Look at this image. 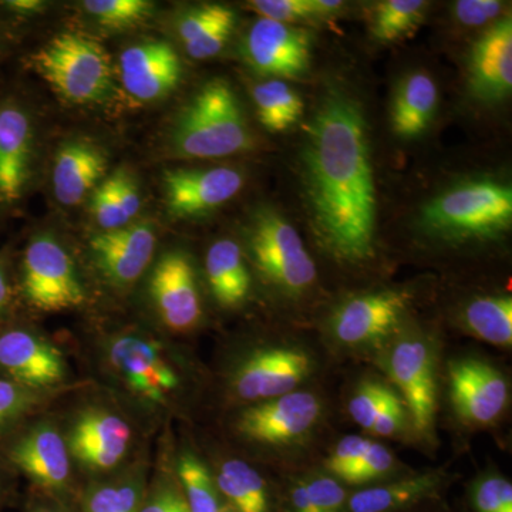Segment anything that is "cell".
I'll return each mask as SVG.
<instances>
[{
  "label": "cell",
  "mask_w": 512,
  "mask_h": 512,
  "mask_svg": "<svg viewBox=\"0 0 512 512\" xmlns=\"http://www.w3.org/2000/svg\"><path fill=\"white\" fill-rule=\"evenodd\" d=\"M468 89L483 103H500L512 90V19L504 16L478 37L468 59Z\"/></svg>",
  "instance_id": "obj_22"
},
{
  "label": "cell",
  "mask_w": 512,
  "mask_h": 512,
  "mask_svg": "<svg viewBox=\"0 0 512 512\" xmlns=\"http://www.w3.org/2000/svg\"><path fill=\"white\" fill-rule=\"evenodd\" d=\"M23 62L67 103H100L113 87L109 53L82 33H60Z\"/></svg>",
  "instance_id": "obj_9"
},
{
  "label": "cell",
  "mask_w": 512,
  "mask_h": 512,
  "mask_svg": "<svg viewBox=\"0 0 512 512\" xmlns=\"http://www.w3.org/2000/svg\"><path fill=\"white\" fill-rule=\"evenodd\" d=\"M23 315L16 281V252L12 245L0 248V326Z\"/></svg>",
  "instance_id": "obj_41"
},
{
  "label": "cell",
  "mask_w": 512,
  "mask_h": 512,
  "mask_svg": "<svg viewBox=\"0 0 512 512\" xmlns=\"http://www.w3.org/2000/svg\"><path fill=\"white\" fill-rule=\"evenodd\" d=\"M183 76L180 56L163 39H147L128 46L120 56L124 90L138 103H153L174 92Z\"/></svg>",
  "instance_id": "obj_21"
},
{
  "label": "cell",
  "mask_w": 512,
  "mask_h": 512,
  "mask_svg": "<svg viewBox=\"0 0 512 512\" xmlns=\"http://www.w3.org/2000/svg\"><path fill=\"white\" fill-rule=\"evenodd\" d=\"M251 128L231 84L205 83L178 114L170 134L175 156L212 160L251 150Z\"/></svg>",
  "instance_id": "obj_4"
},
{
  "label": "cell",
  "mask_w": 512,
  "mask_h": 512,
  "mask_svg": "<svg viewBox=\"0 0 512 512\" xmlns=\"http://www.w3.org/2000/svg\"><path fill=\"white\" fill-rule=\"evenodd\" d=\"M439 106V87L426 72H413L397 86L390 113L396 136L416 138L429 130Z\"/></svg>",
  "instance_id": "obj_30"
},
{
  "label": "cell",
  "mask_w": 512,
  "mask_h": 512,
  "mask_svg": "<svg viewBox=\"0 0 512 512\" xmlns=\"http://www.w3.org/2000/svg\"><path fill=\"white\" fill-rule=\"evenodd\" d=\"M397 466L399 463L392 451L383 444L372 441L367 447L366 453L357 463L355 470L346 477L343 483L353 485L376 483L394 473Z\"/></svg>",
  "instance_id": "obj_40"
},
{
  "label": "cell",
  "mask_w": 512,
  "mask_h": 512,
  "mask_svg": "<svg viewBox=\"0 0 512 512\" xmlns=\"http://www.w3.org/2000/svg\"><path fill=\"white\" fill-rule=\"evenodd\" d=\"M89 326L59 338L80 379L113 397L153 439L188 420L201 372L180 339L148 319Z\"/></svg>",
  "instance_id": "obj_1"
},
{
  "label": "cell",
  "mask_w": 512,
  "mask_h": 512,
  "mask_svg": "<svg viewBox=\"0 0 512 512\" xmlns=\"http://www.w3.org/2000/svg\"><path fill=\"white\" fill-rule=\"evenodd\" d=\"M167 430L154 440L153 466L140 512H190L171 470Z\"/></svg>",
  "instance_id": "obj_35"
},
{
  "label": "cell",
  "mask_w": 512,
  "mask_h": 512,
  "mask_svg": "<svg viewBox=\"0 0 512 512\" xmlns=\"http://www.w3.org/2000/svg\"><path fill=\"white\" fill-rule=\"evenodd\" d=\"M471 500L477 512H512V485L498 474L481 477L474 484Z\"/></svg>",
  "instance_id": "obj_43"
},
{
  "label": "cell",
  "mask_w": 512,
  "mask_h": 512,
  "mask_svg": "<svg viewBox=\"0 0 512 512\" xmlns=\"http://www.w3.org/2000/svg\"><path fill=\"white\" fill-rule=\"evenodd\" d=\"M235 22L237 16L228 6L205 3L181 16L177 23L178 37L192 59H211L224 50Z\"/></svg>",
  "instance_id": "obj_29"
},
{
  "label": "cell",
  "mask_w": 512,
  "mask_h": 512,
  "mask_svg": "<svg viewBox=\"0 0 512 512\" xmlns=\"http://www.w3.org/2000/svg\"><path fill=\"white\" fill-rule=\"evenodd\" d=\"M0 460L26 487L79 503L83 481L70 456L56 406L0 440Z\"/></svg>",
  "instance_id": "obj_7"
},
{
  "label": "cell",
  "mask_w": 512,
  "mask_h": 512,
  "mask_svg": "<svg viewBox=\"0 0 512 512\" xmlns=\"http://www.w3.org/2000/svg\"><path fill=\"white\" fill-rule=\"evenodd\" d=\"M429 3L423 0H384L375 5L370 32L380 43H394L412 35L426 16Z\"/></svg>",
  "instance_id": "obj_36"
},
{
  "label": "cell",
  "mask_w": 512,
  "mask_h": 512,
  "mask_svg": "<svg viewBox=\"0 0 512 512\" xmlns=\"http://www.w3.org/2000/svg\"><path fill=\"white\" fill-rule=\"evenodd\" d=\"M443 471L397 478L349 495L345 512H404L439 497L447 484Z\"/></svg>",
  "instance_id": "obj_26"
},
{
  "label": "cell",
  "mask_w": 512,
  "mask_h": 512,
  "mask_svg": "<svg viewBox=\"0 0 512 512\" xmlns=\"http://www.w3.org/2000/svg\"><path fill=\"white\" fill-rule=\"evenodd\" d=\"M107 164V154L92 141L83 138L66 141L57 150L53 163L56 200L64 207L82 204L103 180Z\"/></svg>",
  "instance_id": "obj_23"
},
{
  "label": "cell",
  "mask_w": 512,
  "mask_h": 512,
  "mask_svg": "<svg viewBox=\"0 0 512 512\" xmlns=\"http://www.w3.org/2000/svg\"><path fill=\"white\" fill-rule=\"evenodd\" d=\"M74 390L43 392L0 379V440L5 439L25 421L55 407L63 397Z\"/></svg>",
  "instance_id": "obj_34"
},
{
  "label": "cell",
  "mask_w": 512,
  "mask_h": 512,
  "mask_svg": "<svg viewBox=\"0 0 512 512\" xmlns=\"http://www.w3.org/2000/svg\"><path fill=\"white\" fill-rule=\"evenodd\" d=\"M313 512H345L349 495L335 477L313 474L303 478Z\"/></svg>",
  "instance_id": "obj_42"
},
{
  "label": "cell",
  "mask_w": 512,
  "mask_h": 512,
  "mask_svg": "<svg viewBox=\"0 0 512 512\" xmlns=\"http://www.w3.org/2000/svg\"><path fill=\"white\" fill-rule=\"evenodd\" d=\"M464 328L490 345L511 348V296H481L468 302L463 312Z\"/></svg>",
  "instance_id": "obj_32"
},
{
  "label": "cell",
  "mask_w": 512,
  "mask_h": 512,
  "mask_svg": "<svg viewBox=\"0 0 512 512\" xmlns=\"http://www.w3.org/2000/svg\"><path fill=\"white\" fill-rule=\"evenodd\" d=\"M323 404L306 390L229 410V437L242 447L291 446L312 433L322 416Z\"/></svg>",
  "instance_id": "obj_13"
},
{
  "label": "cell",
  "mask_w": 512,
  "mask_h": 512,
  "mask_svg": "<svg viewBox=\"0 0 512 512\" xmlns=\"http://www.w3.org/2000/svg\"><path fill=\"white\" fill-rule=\"evenodd\" d=\"M224 512H232V511H231V510H229V508H228V510H225Z\"/></svg>",
  "instance_id": "obj_50"
},
{
  "label": "cell",
  "mask_w": 512,
  "mask_h": 512,
  "mask_svg": "<svg viewBox=\"0 0 512 512\" xmlns=\"http://www.w3.org/2000/svg\"><path fill=\"white\" fill-rule=\"evenodd\" d=\"M35 127L32 114L13 93L0 94V214L25 198L33 175Z\"/></svg>",
  "instance_id": "obj_16"
},
{
  "label": "cell",
  "mask_w": 512,
  "mask_h": 512,
  "mask_svg": "<svg viewBox=\"0 0 512 512\" xmlns=\"http://www.w3.org/2000/svg\"><path fill=\"white\" fill-rule=\"evenodd\" d=\"M208 466L229 510L275 512L274 495L268 480L247 458L217 454Z\"/></svg>",
  "instance_id": "obj_25"
},
{
  "label": "cell",
  "mask_w": 512,
  "mask_h": 512,
  "mask_svg": "<svg viewBox=\"0 0 512 512\" xmlns=\"http://www.w3.org/2000/svg\"><path fill=\"white\" fill-rule=\"evenodd\" d=\"M23 483L2 460H0V512L18 510Z\"/></svg>",
  "instance_id": "obj_48"
},
{
  "label": "cell",
  "mask_w": 512,
  "mask_h": 512,
  "mask_svg": "<svg viewBox=\"0 0 512 512\" xmlns=\"http://www.w3.org/2000/svg\"><path fill=\"white\" fill-rule=\"evenodd\" d=\"M343 2L335 0H254L249 9L261 18L295 25L305 20L325 19L336 15Z\"/></svg>",
  "instance_id": "obj_37"
},
{
  "label": "cell",
  "mask_w": 512,
  "mask_h": 512,
  "mask_svg": "<svg viewBox=\"0 0 512 512\" xmlns=\"http://www.w3.org/2000/svg\"><path fill=\"white\" fill-rule=\"evenodd\" d=\"M83 8L103 28L127 30L150 18L154 3L148 0H87Z\"/></svg>",
  "instance_id": "obj_38"
},
{
  "label": "cell",
  "mask_w": 512,
  "mask_h": 512,
  "mask_svg": "<svg viewBox=\"0 0 512 512\" xmlns=\"http://www.w3.org/2000/svg\"><path fill=\"white\" fill-rule=\"evenodd\" d=\"M372 440L362 436H346L336 444L326 460V471L340 483L355 470L360 458L366 453Z\"/></svg>",
  "instance_id": "obj_44"
},
{
  "label": "cell",
  "mask_w": 512,
  "mask_h": 512,
  "mask_svg": "<svg viewBox=\"0 0 512 512\" xmlns=\"http://www.w3.org/2000/svg\"><path fill=\"white\" fill-rule=\"evenodd\" d=\"M386 369L402 397L410 429L420 439H434L437 416L436 356L421 336L400 339L389 352Z\"/></svg>",
  "instance_id": "obj_15"
},
{
  "label": "cell",
  "mask_w": 512,
  "mask_h": 512,
  "mask_svg": "<svg viewBox=\"0 0 512 512\" xmlns=\"http://www.w3.org/2000/svg\"><path fill=\"white\" fill-rule=\"evenodd\" d=\"M157 232L147 222L100 231L87 242V259L101 285L117 295L136 288L156 259Z\"/></svg>",
  "instance_id": "obj_14"
},
{
  "label": "cell",
  "mask_w": 512,
  "mask_h": 512,
  "mask_svg": "<svg viewBox=\"0 0 512 512\" xmlns=\"http://www.w3.org/2000/svg\"><path fill=\"white\" fill-rule=\"evenodd\" d=\"M503 8L504 3L498 0H458L453 10L461 25L483 26L497 19Z\"/></svg>",
  "instance_id": "obj_46"
},
{
  "label": "cell",
  "mask_w": 512,
  "mask_h": 512,
  "mask_svg": "<svg viewBox=\"0 0 512 512\" xmlns=\"http://www.w3.org/2000/svg\"><path fill=\"white\" fill-rule=\"evenodd\" d=\"M244 183V174L237 168L168 170L164 173L165 204L173 217H201L231 201Z\"/></svg>",
  "instance_id": "obj_20"
},
{
  "label": "cell",
  "mask_w": 512,
  "mask_h": 512,
  "mask_svg": "<svg viewBox=\"0 0 512 512\" xmlns=\"http://www.w3.org/2000/svg\"><path fill=\"white\" fill-rule=\"evenodd\" d=\"M249 66L274 79H299L309 72L312 33L298 25L258 19L244 40Z\"/></svg>",
  "instance_id": "obj_18"
},
{
  "label": "cell",
  "mask_w": 512,
  "mask_h": 512,
  "mask_svg": "<svg viewBox=\"0 0 512 512\" xmlns=\"http://www.w3.org/2000/svg\"><path fill=\"white\" fill-rule=\"evenodd\" d=\"M412 301V292L407 289H383L353 296L333 313V338L346 348L376 345L397 328Z\"/></svg>",
  "instance_id": "obj_17"
},
{
  "label": "cell",
  "mask_w": 512,
  "mask_h": 512,
  "mask_svg": "<svg viewBox=\"0 0 512 512\" xmlns=\"http://www.w3.org/2000/svg\"><path fill=\"white\" fill-rule=\"evenodd\" d=\"M148 320L175 339L197 332L204 302L191 255L168 249L154 259L146 276Z\"/></svg>",
  "instance_id": "obj_12"
},
{
  "label": "cell",
  "mask_w": 512,
  "mask_h": 512,
  "mask_svg": "<svg viewBox=\"0 0 512 512\" xmlns=\"http://www.w3.org/2000/svg\"><path fill=\"white\" fill-rule=\"evenodd\" d=\"M362 107L343 90L320 101L303 146V180L313 227L338 261L375 255L376 187Z\"/></svg>",
  "instance_id": "obj_2"
},
{
  "label": "cell",
  "mask_w": 512,
  "mask_h": 512,
  "mask_svg": "<svg viewBox=\"0 0 512 512\" xmlns=\"http://www.w3.org/2000/svg\"><path fill=\"white\" fill-rule=\"evenodd\" d=\"M259 123L271 133H284L303 114V100L285 80L271 79L252 87Z\"/></svg>",
  "instance_id": "obj_33"
},
{
  "label": "cell",
  "mask_w": 512,
  "mask_h": 512,
  "mask_svg": "<svg viewBox=\"0 0 512 512\" xmlns=\"http://www.w3.org/2000/svg\"><path fill=\"white\" fill-rule=\"evenodd\" d=\"M140 188L126 168L111 173L90 197V214L100 231L127 227L141 210Z\"/></svg>",
  "instance_id": "obj_31"
},
{
  "label": "cell",
  "mask_w": 512,
  "mask_h": 512,
  "mask_svg": "<svg viewBox=\"0 0 512 512\" xmlns=\"http://www.w3.org/2000/svg\"><path fill=\"white\" fill-rule=\"evenodd\" d=\"M204 272L212 298L221 308H241L248 301L251 271L247 256L234 239H218L208 248Z\"/></svg>",
  "instance_id": "obj_28"
},
{
  "label": "cell",
  "mask_w": 512,
  "mask_h": 512,
  "mask_svg": "<svg viewBox=\"0 0 512 512\" xmlns=\"http://www.w3.org/2000/svg\"><path fill=\"white\" fill-rule=\"evenodd\" d=\"M16 281L20 306L28 318L80 311L90 302L76 258L49 232H36L16 252Z\"/></svg>",
  "instance_id": "obj_6"
},
{
  "label": "cell",
  "mask_w": 512,
  "mask_h": 512,
  "mask_svg": "<svg viewBox=\"0 0 512 512\" xmlns=\"http://www.w3.org/2000/svg\"><path fill=\"white\" fill-rule=\"evenodd\" d=\"M56 412L83 483L123 470L154 447L156 439L90 382L63 397Z\"/></svg>",
  "instance_id": "obj_3"
},
{
  "label": "cell",
  "mask_w": 512,
  "mask_h": 512,
  "mask_svg": "<svg viewBox=\"0 0 512 512\" xmlns=\"http://www.w3.org/2000/svg\"><path fill=\"white\" fill-rule=\"evenodd\" d=\"M420 225L444 241H488L512 225V188L494 178H473L440 192L423 205Z\"/></svg>",
  "instance_id": "obj_5"
},
{
  "label": "cell",
  "mask_w": 512,
  "mask_h": 512,
  "mask_svg": "<svg viewBox=\"0 0 512 512\" xmlns=\"http://www.w3.org/2000/svg\"><path fill=\"white\" fill-rule=\"evenodd\" d=\"M248 256L262 281L286 296L316 282V265L295 227L272 210L256 212L247 234Z\"/></svg>",
  "instance_id": "obj_11"
},
{
  "label": "cell",
  "mask_w": 512,
  "mask_h": 512,
  "mask_svg": "<svg viewBox=\"0 0 512 512\" xmlns=\"http://www.w3.org/2000/svg\"><path fill=\"white\" fill-rule=\"evenodd\" d=\"M0 379L43 390L69 392L83 386L69 353L28 316L0 326Z\"/></svg>",
  "instance_id": "obj_10"
},
{
  "label": "cell",
  "mask_w": 512,
  "mask_h": 512,
  "mask_svg": "<svg viewBox=\"0 0 512 512\" xmlns=\"http://www.w3.org/2000/svg\"><path fill=\"white\" fill-rule=\"evenodd\" d=\"M153 450L117 473L83 483L80 512H140L153 466Z\"/></svg>",
  "instance_id": "obj_24"
},
{
  "label": "cell",
  "mask_w": 512,
  "mask_h": 512,
  "mask_svg": "<svg viewBox=\"0 0 512 512\" xmlns=\"http://www.w3.org/2000/svg\"><path fill=\"white\" fill-rule=\"evenodd\" d=\"M5 36H3L2 30H0V57H2L3 52H5Z\"/></svg>",
  "instance_id": "obj_49"
},
{
  "label": "cell",
  "mask_w": 512,
  "mask_h": 512,
  "mask_svg": "<svg viewBox=\"0 0 512 512\" xmlns=\"http://www.w3.org/2000/svg\"><path fill=\"white\" fill-rule=\"evenodd\" d=\"M312 356L298 346L255 343L229 353L218 386L229 410L298 390L311 376Z\"/></svg>",
  "instance_id": "obj_8"
},
{
  "label": "cell",
  "mask_w": 512,
  "mask_h": 512,
  "mask_svg": "<svg viewBox=\"0 0 512 512\" xmlns=\"http://www.w3.org/2000/svg\"><path fill=\"white\" fill-rule=\"evenodd\" d=\"M19 512H80L79 503L23 485Z\"/></svg>",
  "instance_id": "obj_47"
},
{
  "label": "cell",
  "mask_w": 512,
  "mask_h": 512,
  "mask_svg": "<svg viewBox=\"0 0 512 512\" xmlns=\"http://www.w3.org/2000/svg\"><path fill=\"white\" fill-rule=\"evenodd\" d=\"M451 402L458 417L471 426L494 424L507 409V380L483 360L461 359L448 367Z\"/></svg>",
  "instance_id": "obj_19"
},
{
  "label": "cell",
  "mask_w": 512,
  "mask_h": 512,
  "mask_svg": "<svg viewBox=\"0 0 512 512\" xmlns=\"http://www.w3.org/2000/svg\"><path fill=\"white\" fill-rule=\"evenodd\" d=\"M171 470L190 512H224L228 510L215 484L207 460L187 439L167 430Z\"/></svg>",
  "instance_id": "obj_27"
},
{
  "label": "cell",
  "mask_w": 512,
  "mask_h": 512,
  "mask_svg": "<svg viewBox=\"0 0 512 512\" xmlns=\"http://www.w3.org/2000/svg\"><path fill=\"white\" fill-rule=\"evenodd\" d=\"M392 393V387L377 382V380H366V382L360 383L349 400L350 417L362 429L370 431L376 417L382 412L384 404Z\"/></svg>",
  "instance_id": "obj_39"
},
{
  "label": "cell",
  "mask_w": 512,
  "mask_h": 512,
  "mask_svg": "<svg viewBox=\"0 0 512 512\" xmlns=\"http://www.w3.org/2000/svg\"><path fill=\"white\" fill-rule=\"evenodd\" d=\"M407 426L410 427L406 406H404L399 393L393 390L389 400L384 404L382 412L376 417L370 433L380 437H394L403 433Z\"/></svg>",
  "instance_id": "obj_45"
}]
</instances>
